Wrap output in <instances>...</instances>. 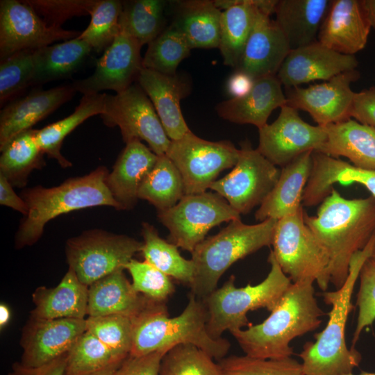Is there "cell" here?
Wrapping results in <instances>:
<instances>
[{
    "mask_svg": "<svg viewBox=\"0 0 375 375\" xmlns=\"http://www.w3.org/2000/svg\"><path fill=\"white\" fill-rule=\"evenodd\" d=\"M305 224L326 250L330 283L339 289L349 274L351 260L375 234V197H343L333 188L317 215L303 212Z\"/></svg>",
    "mask_w": 375,
    "mask_h": 375,
    "instance_id": "cell-1",
    "label": "cell"
},
{
    "mask_svg": "<svg viewBox=\"0 0 375 375\" xmlns=\"http://www.w3.org/2000/svg\"><path fill=\"white\" fill-rule=\"evenodd\" d=\"M270 312L260 324L230 332L245 355L261 359L291 357L290 342L317 329L324 315L310 282L292 283Z\"/></svg>",
    "mask_w": 375,
    "mask_h": 375,
    "instance_id": "cell-2",
    "label": "cell"
},
{
    "mask_svg": "<svg viewBox=\"0 0 375 375\" xmlns=\"http://www.w3.org/2000/svg\"><path fill=\"white\" fill-rule=\"evenodd\" d=\"M207 311L201 299L190 293L188 302L178 316H169L165 302L154 301L133 323L131 356L168 351L179 344H192L220 360L231 347L224 338L214 339L206 328Z\"/></svg>",
    "mask_w": 375,
    "mask_h": 375,
    "instance_id": "cell-3",
    "label": "cell"
},
{
    "mask_svg": "<svg viewBox=\"0 0 375 375\" xmlns=\"http://www.w3.org/2000/svg\"><path fill=\"white\" fill-rule=\"evenodd\" d=\"M374 243L375 234L366 247L352 257L343 285L323 293L324 301L331 306V310L326 327L315 335L316 341L306 342L299 354L303 375H344L359 366L361 354L356 349L347 347L345 328L353 307L351 297L355 283L363 264L371 256Z\"/></svg>",
    "mask_w": 375,
    "mask_h": 375,
    "instance_id": "cell-4",
    "label": "cell"
},
{
    "mask_svg": "<svg viewBox=\"0 0 375 375\" xmlns=\"http://www.w3.org/2000/svg\"><path fill=\"white\" fill-rule=\"evenodd\" d=\"M108 174L107 169L100 166L88 174L68 178L56 187L35 186L23 191L22 197L27 204L28 213L16 233V248L35 244L46 224L60 215L94 206L122 210L106 185Z\"/></svg>",
    "mask_w": 375,
    "mask_h": 375,
    "instance_id": "cell-5",
    "label": "cell"
},
{
    "mask_svg": "<svg viewBox=\"0 0 375 375\" xmlns=\"http://www.w3.org/2000/svg\"><path fill=\"white\" fill-rule=\"evenodd\" d=\"M276 222L268 219L247 224L235 219L216 235L205 238L191 253L194 274L190 293L203 300L217 288L222 276L233 263L272 245Z\"/></svg>",
    "mask_w": 375,
    "mask_h": 375,
    "instance_id": "cell-6",
    "label": "cell"
},
{
    "mask_svg": "<svg viewBox=\"0 0 375 375\" xmlns=\"http://www.w3.org/2000/svg\"><path fill=\"white\" fill-rule=\"evenodd\" d=\"M268 262L270 271L260 283L236 288L232 275L220 288L202 300L208 315L207 331L212 338H222L226 331L231 332L249 326L247 317L249 312L259 308L272 312L278 303L292 281L281 269L272 250Z\"/></svg>",
    "mask_w": 375,
    "mask_h": 375,
    "instance_id": "cell-7",
    "label": "cell"
},
{
    "mask_svg": "<svg viewBox=\"0 0 375 375\" xmlns=\"http://www.w3.org/2000/svg\"><path fill=\"white\" fill-rule=\"evenodd\" d=\"M304 210L277 220L272 245L274 258L293 283L316 282L326 291L330 259L325 248L307 226Z\"/></svg>",
    "mask_w": 375,
    "mask_h": 375,
    "instance_id": "cell-8",
    "label": "cell"
},
{
    "mask_svg": "<svg viewBox=\"0 0 375 375\" xmlns=\"http://www.w3.org/2000/svg\"><path fill=\"white\" fill-rule=\"evenodd\" d=\"M142 242L126 235L94 229L69 238L65 244L69 267L90 286L126 265L141 252Z\"/></svg>",
    "mask_w": 375,
    "mask_h": 375,
    "instance_id": "cell-9",
    "label": "cell"
},
{
    "mask_svg": "<svg viewBox=\"0 0 375 375\" xmlns=\"http://www.w3.org/2000/svg\"><path fill=\"white\" fill-rule=\"evenodd\" d=\"M158 221L169 231L167 240L192 253L213 227L240 219V214L216 192L185 194L173 207L158 211Z\"/></svg>",
    "mask_w": 375,
    "mask_h": 375,
    "instance_id": "cell-10",
    "label": "cell"
},
{
    "mask_svg": "<svg viewBox=\"0 0 375 375\" xmlns=\"http://www.w3.org/2000/svg\"><path fill=\"white\" fill-rule=\"evenodd\" d=\"M183 178L185 194L206 192L223 170L233 167L240 149L228 140L210 141L192 131L171 140L165 153Z\"/></svg>",
    "mask_w": 375,
    "mask_h": 375,
    "instance_id": "cell-11",
    "label": "cell"
},
{
    "mask_svg": "<svg viewBox=\"0 0 375 375\" xmlns=\"http://www.w3.org/2000/svg\"><path fill=\"white\" fill-rule=\"evenodd\" d=\"M240 145V156L233 169L215 180L209 188L240 215H247L263 203L274 188L281 170L253 149L249 140Z\"/></svg>",
    "mask_w": 375,
    "mask_h": 375,
    "instance_id": "cell-12",
    "label": "cell"
},
{
    "mask_svg": "<svg viewBox=\"0 0 375 375\" xmlns=\"http://www.w3.org/2000/svg\"><path fill=\"white\" fill-rule=\"evenodd\" d=\"M101 116L108 126H118L124 142L145 141L157 156L166 153L171 140L167 135L152 102L138 83L115 95L106 94Z\"/></svg>",
    "mask_w": 375,
    "mask_h": 375,
    "instance_id": "cell-13",
    "label": "cell"
},
{
    "mask_svg": "<svg viewBox=\"0 0 375 375\" xmlns=\"http://www.w3.org/2000/svg\"><path fill=\"white\" fill-rule=\"evenodd\" d=\"M258 151L274 165L284 167L301 154L319 151L327 139L324 126L306 122L287 104L272 124L258 129Z\"/></svg>",
    "mask_w": 375,
    "mask_h": 375,
    "instance_id": "cell-14",
    "label": "cell"
},
{
    "mask_svg": "<svg viewBox=\"0 0 375 375\" xmlns=\"http://www.w3.org/2000/svg\"><path fill=\"white\" fill-rule=\"evenodd\" d=\"M81 33L49 26L23 1H0V60L20 51L78 38Z\"/></svg>",
    "mask_w": 375,
    "mask_h": 375,
    "instance_id": "cell-15",
    "label": "cell"
},
{
    "mask_svg": "<svg viewBox=\"0 0 375 375\" xmlns=\"http://www.w3.org/2000/svg\"><path fill=\"white\" fill-rule=\"evenodd\" d=\"M360 73L351 70L322 83L289 88L287 105L307 112L317 125L326 126L351 119L356 92L351 88Z\"/></svg>",
    "mask_w": 375,
    "mask_h": 375,
    "instance_id": "cell-16",
    "label": "cell"
},
{
    "mask_svg": "<svg viewBox=\"0 0 375 375\" xmlns=\"http://www.w3.org/2000/svg\"><path fill=\"white\" fill-rule=\"evenodd\" d=\"M142 47L135 39L120 31L97 61L94 72L85 78L74 81L73 88L83 95L106 90L116 93L125 90L138 80L143 68Z\"/></svg>",
    "mask_w": 375,
    "mask_h": 375,
    "instance_id": "cell-17",
    "label": "cell"
},
{
    "mask_svg": "<svg viewBox=\"0 0 375 375\" xmlns=\"http://www.w3.org/2000/svg\"><path fill=\"white\" fill-rule=\"evenodd\" d=\"M85 331V319L30 317L20 340L23 349L20 362L25 367H35L67 354Z\"/></svg>",
    "mask_w": 375,
    "mask_h": 375,
    "instance_id": "cell-18",
    "label": "cell"
},
{
    "mask_svg": "<svg viewBox=\"0 0 375 375\" xmlns=\"http://www.w3.org/2000/svg\"><path fill=\"white\" fill-rule=\"evenodd\" d=\"M355 56L335 51L319 42L291 49L276 76L286 88L315 81H326L343 72L356 69Z\"/></svg>",
    "mask_w": 375,
    "mask_h": 375,
    "instance_id": "cell-19",
    "label": "cell"
},
{
    "mask_svg": "<svg viewBox=\"0 0 375 375\" xmlns=\"http://www.w3.org/2000/svg\"><path fill=\"white\" fill-rule=\"evenodd\" d=\"M371 28L364 0H333L317 41L338 53L354 56L365 48Z\"/></svg>",
    "mask_w": 375,
    "mask_h": 375,
    "instance_id": "cell-20",
    "label": "cell"
},
{
    "mask_svg": "<svg viewBox=\"0 0 375 375\" xmlns=\"http://www.w3.org/2000/svg\"><path fill=\"white\" fill-rule=\"evenodd\" d=\"M290 51L287 39L275 21L259 10L235 69L254 79L276 76Z\"/></svg>",
    "mask_w": 375,
    "mask_h": 375,
    "instance_id": "cell-21",
    "label": "cell"
},
{
    "mask_svg": "<svg viewBox=\"0 0 375 375\" xmlns=\"http://www.w3.org/2000/svg\"><path fill=\"white\" fill-rule=\"evenodd\" d=\"M75 92L72 84L34 90L8 103L0 112V150L18 134L32 129L36 123L69 101Z\"/></svg>",
    "mask_w": 375,
    "mask_h": 375,
    "instance_id": "cell-22",
    "label": "cell"
},
{
    "mask_svg": "<svg viewBox=\"0 0 375 375\" xmlns=\"http://www.w3.org/2000/svg\"><path fill=\"white\" fill-rule=\"evenodd\" d=\"M137 81L152 102L171 140H178L191 131L181 108V99L190 92L185 79L143 67Z\"/></svg>",
    "mask_w": 375,
    "mask_h": 375,
    "instance_id": "cell-23",
    "label": "cell"
},
{
    "mask_svg": "<svg viewBox=\"0 0 375 375\" xmlns=\"http://www.w3.org/2000/svg\"><path fill=\"white\" fill-rule=\"evenodd\" d=\"M286 103L282 84L276 75L255 79L248 94L219 102L215 110L225 120L239 124H251L259 129L267 124L273 110Z\"/></svg>",
    "mask_w": 375,
    "mask_h": 375,
    "instance_id": "cell-24",
    "label": "cell"
},
{
    "mask_svg": "<svg viewBox=\"0 0 375 375\" xmlns=\"http://www.w3.org/2000/svg\"><path fill=\"white\" fill-rule=\"evenodd\" d=\"M158 159L149 147L135 139L126 143L106 183L122 210H131L138 199L139 188Z\"/></svg>",
    "mask_w": 375,
    "mask_h": 375,
    "instance_id": "cell-25",
    "label": "cell"
},
{
    "mask_svg": "<svg viewBox=\"0 0 375 375\" xmlns=\"http://www.w3.org/2000/svg\"><path fill=\"white\" fill-rule=\"evenodd\" d=\"M312 156V167L302 198L303 206L310 207L321 203L337 183H359L375 197V171L357 167L317 151H313Z\"/></svg>",
    "mask_w": 375,
    "mask_h": 375,
    "instance_id": "cell-26",
    "label": "cell"
},
{
    "mask_svg": "<svg viewBox=\"0 0 375 375\" xmlns=\"http://www.w3.org/2000/svg\"><path fill=\"white\" fill-rule=\"evenodd\" d=\"M312 152H306L282 167L274 188L255 212L256 220H278L303 208V191L312 167Z\"/></svg>",
    "mask_w": 375,
    "mask_h": 375,
    "instance_id": "cell-27",
    "label": "cell"
},
{
    "mask_svg": "<svg viewBox=\"0 0 375 375\" xmlns=\"http://www.w3.org/2000/svg\"><path fill=\"white\" fill-rule=\"evenodd\" d=\"M123 271L117 270L88 286V316L120 315L133 319L155 301L137 292Z\"/></svg>",
    "mask_w": 375,
    "mask_h": 375,
    "instance_id": "cell-28",
    "label": "cell"
},
{
    "mask_svg": "<svg viewBox=\"0 0 375 375\" xmlns=\"http://www.w3.org/2000/svg\"><path fill=\"white\" fill-rule=\"evenodd\" d=\"M34 308L31 317L44 319H85L88 286L69 268L58 285L39 287L32 295Z\"/></svg>",
    "mask_w": 375,
    "mask_h": 375,
    "instance_id": "cell-29",
    "label": "cell"
},
{
    "mask_svg": "<svg viewBox=\"0 0 375 375\" xmlns=\"http://www.w3.org/2000/svg\"><path fill=\"white\" fill-rule=\"evenodd\" d=\"M261 0H216L222 10L219 49L224 64L238 66L259 11Z\"/></svg>",
    "mask_w": 375,
    "mask_h": 375,
    "instance_id": "cell-30",
    "label": "cell"
},
{
    "mask_svg": "<svg viewBox=\"0 0 375 375\" xmlns=\"http://www.w3.org/2000/svg\"><path fill=\"white\" fill-rule=\"evenodd\" d=\"M331 0H278L275 22L291 49L317 41Z\"/></svg>",
    "mask_w": 375,
    "mask_h": 375,
    "instance_id": "cell-31",
    "label": "cell"
},
{
    "mask_svg": "<svg viewBox=\"0 0 375 375\" xmlns=\"http://www.w3.org/2000/svg\"><path fill=\"white\" fill-rule=\"evenodd\" d=\"M327 139L319 151L348 158L354 166L375 171V128L349 119L324 126Z\"/></svg>",
    "mask_w": 375,
    "mask_h": 375,
    "instance_id": "cell-32",
    "label": "cell"
},
{
    "mask_svg": "<svg viewBox=\"0 0 375 375\" xmlns=\"http://www.w3.org/2000/svg\"><path fill=\"white\" fill-rule=\"evenodd\" d=\"M171 25L185 38L191 49L218 48L222 10L214 1L190 0L175 2Z\"/></svg>",
    "mask_w": 375,
    "mask_h": 375,
    "instance_id": "cell-33",
    "label": "cell"
},
{
    "mask_svg": "<svg viewBox=\"0 0 375 375\" xmlns=\"http://www.w3.org/2000/svg\"><path fill=\"white\" fill-rule=\"evenodd\" d=\"M106 93L85 94L74 111L69 116L36 131L39 146L49 158L55 159L62 167L72 163L60 152L64 139L88 118L106 112Z\"/></svg>",
    "mask_w": 375,
    "mask_h": 375,
    "instance_id": "cell-34",
    "label": "cell"
},
{
    "mask_svg": "<svg viewBox=\"0 0 375 375\" xmlns=\"http://www.w3.org/2000/svg\"><path fill=\"white\" fill-rule=\"evenodd\" d=\"M92 50L85 41L78 38L36 49L32 85L70 76L81 66Z\"/></svg>",
    "mask_w": 375,
    "mask_h": 375,
    "instance_id": "cell-35",
    "label": "cell"
},
{
    "mask_svg": "<svg viewBox=\"0 0 375 375\" xmlns=\"http://www.w3.org/2000/svg\"><path fill=\"white\" fill-rule=\"evenodd\" d=\"M36 131L18 134L1 149L0 174L13 187H24L31 172L44 165V153L38 143Z\"/></svg>",
    "mask_w": 375,
    "mask_h": 375,
    "instance_id": "cell-36",
    "label": "cell"
},
{
    "mask_svg": "<svg viewBox=\"0 0 375 375\" xmlns=\"http://www.w3.org/2000/svg\"><path fill=\"white\" fill-rule=\"evenodd\" d=\"M141 234L143 238L141 253L144 260L170 278L190 286L194 274L192 259L184 258L180 254L178 247L162 239L157 229L149 223L142 224Z\"/></svg>",
    "mask_w": 375,
    "mask_h": 375,
    "instance_id": "cell-37",
    "label": "cell"
},
{
    "mask_svg": "<svg viewBox=\"0 0 375 375\" xmlns=\"http://www.w3.org/2000/svg\"><path fill=\"white\" fill-rule=\"evenodd\" d=\"M167 5L163 0L123 1L120 31L135 39L142 46L149 44L167 27Z\"/></svg>",
    "mask_w": 375,
    "mask_h": 375,
    "instance_id": "cell-38",
    "label": "cell"
},
{
    "mask_svg": "<svg viewBox=\"0 0 375 375\" xmlns=\"http://www.w3.org/2000/svg\"><path fill=\"white\" fill-rule=\"evenodd\" d=\"M185 194L183 178L176 167L166 154L158 156L154 167L139 188L138 199L162 211L174 206Z\"/></svg>",
    "mask_w": 375,
    "mask_h": 375,
    "instance_id": "cell-39",
    "label": "cell"
},
{
    "mask_svg": "<svg viewBox=\"0 0 375 375\" xmlns=\"http://www.w3.org/2000/svg\"><path fill=\"white\" fill-rule=\"evenodd\" d=\"M185 38L169 24L148 44L142 58L144 68L167 74H176L178 66L191 51Z\"/></svg>",
    "mask_w": 375,
    "mask_h": 375,
    "instance_id": "cell-40",
    "label": "cell"
},
{
    "mask_svg": "<svg viewBox=\"0 0 375 375\" xmlns=\"http://www.w3.org/2000/svg\"><path fill=\"white\" fill-rule=\"evenodd\" d=\"M122 362L98 338L86 331L67 354L65 375H83Z\"/></svg>",
    "mask_w": 375,
    "mask_h": 375,
    "instance_id": "cell-41",
    "label": "cell"
},
{
    "mask_svg": "<svg viewBox=\"0 0 375 375\" xmlns=\"http://www.w3.org/2000/svg\"><path fill=\"white\" fill-rule=\"evenodd\" d=\"M122 2L118 0H97L90 14L88 26L78 37L96 52L105 51L120 32L119 17Z\"/></svg>",
    "mask_w": 375,
    "mask_h": 375,
    "instance_id": "cell-42",
    "label": "cell"
},
{
    "mask_svg": "<svg viewBox=\"0 0 375 375\" xmlns=\"http://www.w3.org/2000/svg\"><path fill=\"white\" fill-rule=\"evenodd\" d=\"M160 375H224L219 363L192 344H179L162 358Z\"/></svg>",
    "mask_w": 375,
    "mask_h": 375,
    "instance_id": "cell-43",
    "label": "cell"
},
{
    "mask_svg": "<svg viewBox=\"0 0 375 375\" xmlns=\"http://www.w3.org/2000/svg\"><path fill=\"white\" fill-rule=\"evenodd\" d=\"M86 331L104 344L115 356L124 361L132 346L133 323L130 317L120 315L85 318Z\"/></svg>",
    "mask_w": 375,
    "mask_h": 375,
    "instance_id": "cell-44",
    "label": "cell"
},
{
    "mask_svg": "<svg viewBox=\"0 0 375 375\" xmlns=\"http://www.w3.org/2000/svg\"><path fill=\"white\" fill-rule=\"evenodd\" d=\"M35 51L36 49L20 51L1 60V105L32 85L35 73Z\"/></svg>",
    "mask_w": 375,
    "mask_h": 375,
    "instance_id": "cell-45",
    "label": "cell"
},
{
    "mask_svg": "<svg viewBox=\"0 0 375 375\" xmlns=\"http://www.w3.org/2000/svg\"><path fill=\"white\" fill-rule=\"evenodd\" d=\"M224 375H303L302 364L288 357L261 359L231 356L219 360Z\"/></svg>",
    "mask_w": 375,
    "mask_h": 375,
    "instance_id": "cell-46",
    "label": "cell"
},
{
    "mask_svg": "<svg viewBox=\"0 0 375 375\" xmlns=\"http://www.w3.org/2000/svg\"><path fill=\"white\" fill-rule=\"evenodd\" d=\"M134 290L158 302H166L175 291L171 278L147 261L132 259L125 267Z\"/></svg>",
    "mask_w": 375,
    "mask_h": 375,
    "instance_id": "cell-47",
    "label": "cell"
},
{
    "mask_svg": "<svg viewBox=\"0 0 375 375\" xmlns=\"http://www.w3.org/2000/svg\"><path fill=\"white\" fill-rule=\"evenodd\" d=\"M49 26L62 28L67 19L91 14L97 0H26Z\"/></svg>",
    "mask_w": 375,
    "mask_h": 375,
    "instance_id": "cell-48",
    "label": "cell"
},
{
    "mask_svg": "<svg viewBox=\"0 0 375 375\" xmlns=\"http://www.w3.org/2000/svg\"><path fill=\"white\" fill-rule=\"evenodd\" d=\"M358 277L360 287L356 301L358 315L351 349H355L363 329L375 320V263L369 258L363 264Z\"/></svg>",
    "mask_w": 375,
    "mask_h": 375,
    "instance_id": "cell-49",
    "label": "cell"
},
{
    "mask_svg": "<svg viewBox=\"0 0 375 375\" xmlns=\"http://www.w3.org/2000/svg\"><path fill=\"white\" fill-rule=\"evenodd\" d=\"M167 351L144 356L129 355L120 365L115 375H160L162 358Z\"/></svg>",
    "mask_w": 375,
    "mask_h": 375,
    "instance_id": "cell-50",
    "label": "cell"
},
{
    "mask_svg": "<svg viewBox=\"0 0 375 375\" xmlns=\"http://www.w3.org/2000/svg\"><path fill=\"white\" fill-rule=\"evenodd\" d=\"M351 117L375 128V87L356 92Z\"/></svg>",
    "mask_w": 375,
    "mask_h": 375,
    "instance_id": "cell-51",
    "label": "cell"
},
{
    "mask_svg": "<svg viewBox=\"0 0 375 375\" xmlns=\"http://www.w3.org/2000/svg\"><path fill=\"white\" fill-rule=\"evenodd\" d=\"M67 354L35 367H25L20 362H16L8 375H65Z\"/></svg>",
    "mask_w": 375,
    "mask_h": 375,
    "instance_id": "cell-52",
    "label": "cell"
},
{
    "mask_svg": "<svg viewBox=\"0 0 375 375\" xmlns=\"http://www.w3.org/2000/svg\"><path fill=\"white\" fill-rule=\"evenodd\" d=\"M0 204L17 210L24 216L28 213V206L25 201L15 193L13 186L1 174H0Z\"/></svg>",
    "mask_w": 375,
    "mask_h": 375,
    "instance_id": "cell-53",
    "label": "cell"
},
{
    "mask_svg": "<svg viewBox=\"0 0 375 375\" xmlns=\"http://www.w3.org/2000/svg\"><path fill=\"white\" fill-rule=\"evenodd\" d=\"M255 79L249 74L235 71L228 78L226 89L231 98L242 97L248 94L254 84Z\"/></svg>",
    "mask_w": 375,
    "mask_h": 375,
    "instance_id": "cell-54",
    "label": "cell"
},
{
    "mask_svg": "<svg viewBox=\"0 0 375 375\" xmlns=\"http://www.w3.org/2000/svg\"><path fill=\"white\" fill-rule=\"evenodd\" d=\"M11 312L9 307L4 303L0 304V327L3 328L10 322Z\"/></svg>",
    "mask_w": 375,
    "mask_h": 375,
    "instance_id": "cell-55",
    "label": "cell"
},
{
    "mask_svg": "<svg viewBox=\"0 0 375 375\" xmlns=\"http://www.w3.org/2000/svg\"><path fill=\"white\" fill-rule=\"evenodd\" d=\"M371 27L375 31V0H364Z\"/></svg>",
    "mask_w": 375,
    "mask_h": 375,
    "instance_id": "cell-56",
    "label": "cell"
},
{
    "mask_svg": "<svg viewBox=\"0 0 375 375\" xmlns=\"http://www.w3.org/2000/svg\"><path fill=\"white\" fill-rule=\"evenodd\" d=\"M121 363L114 364L102 369L83 375H115V373Z\"/></svg>",
    "mask_w": 375,
    "mask_h": 375,
    "instance_id": "cell-57",
    "label": "cell"
},
{
    "mask_svg": "<svg viewBox=\"0 0 375 375\" xmlns=\"http://www.w3.org/2000/svg\"><path fill=\"white\" fill-rule=\"evenodd\" d=\"M369 258L375 263V243L372 249V251Z\"/></svg>",
    "mask_w": 375,
    "mask_h": 375,
    "instance_id": "cell-58",
    "label": "cell"
},
{
    "mask_svg": "<svg viewBox=\"0 0 375 375\" xmlns=\"http://www.w3.org/2000/svg\"><path fill=\"white\" fill-rule=\"evenodd\" d=\"M344 375H353V374L352 373H350V374H344ZM358 375H375V372H362L361 374H360Z\"/></svg>",
    "mask_w": 375,
    "mask_h": 375,
    "instance_id": "cell-59",
    "label": "cell"
}]
</instances>
